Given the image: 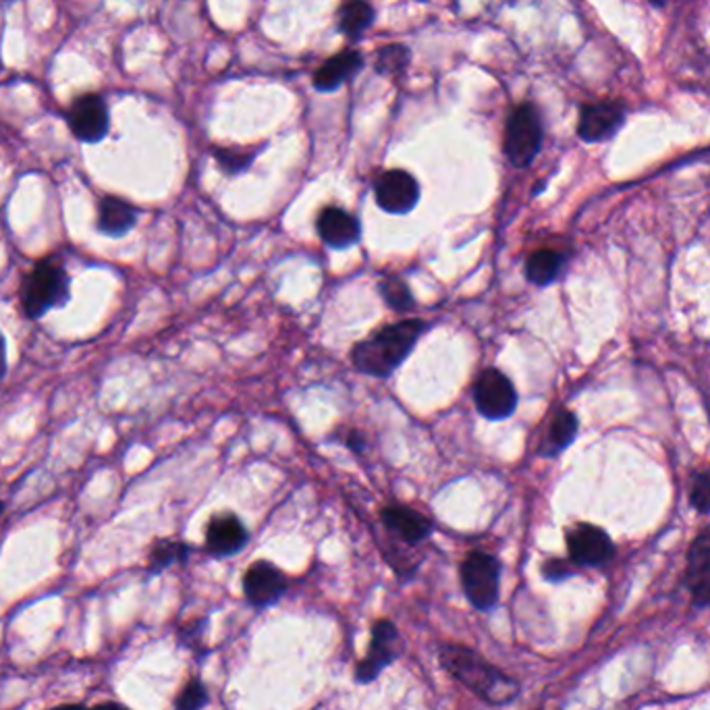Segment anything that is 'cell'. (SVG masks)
<instances>
[{
    "mask_svg": "<svg viewBox=\"0 0 710 710\" xmlns=\"http://www.w3.org/2000/svg\"><path fill=\"white\" fill-rule=\"evenodd\" d=\"M94 710H129L127 707H123V704H117V702H105V704H100V707H96Z\"/></svg>",
    "mask_w": 710,
    "mask_h": 710,
    "instance_id": "cell-31",
    "label": "cell"
},
{
    "mask_svg": "<svg viewBox=\"0 0 710 710\" xmlns=\"http://www.w3.org/2000/svg\"><path fill=\"white\" fill-rule=\"evenodd\" d=\"M138 223V210L115 195H106L98 204V231L106 237H123Z\"/></svg>",
    "mask_w": 710,
    "mask_h": 710,
    "instance_id": "cell-17",
    "label": "cell"
},
{
    "mask_svg": "<svg viewBox=\"0 0 710 710\" xmlns=\"http://www.w3.org/2000/svg\"><path fill=\"white\" fill-rule=\"evenodd\" d=\"M575 434H577V417L568 410H561L551 422V428H549L540 453L544 457H554L557 453H561L565 447L572 445Z\"/></svg>",
    "mask_w": 710,
    "mask_h": 710,
    "instance_id": "cell-19",
    "label": "cell"
},
{
    "mask_svg": "<svg viewBox=\"0 0 710 710\" xmlns=\"http://www.w3.org/2000/svg\"><path fill=\"white\" fill-rule=\"evenodd\" d=\"M316 229L320 240L337 250H343L360 242V233H362L360 221L337 206H329L318 214Z\"/></svg>",
    "mask_w": 710,
    "mask_h": 710,
    "instance_id": "cell-14",
    "label": "cell"
},
{
    "mask_svg": "<svg viewBox=\"0 0 710 710\" xmlns=\"http://www.w3.org/2000/svg\"><path fill=\"white\" fill-rule=\"evenodd\" d=\"M542 146V121L532 105H520L507 121L502 150L513 167H528Z\"/></svg>",
    "mask_w": 710,
    "mask_h": 710,
    "instance_id": "cell-4",
    "label": "cell"
},
{
    "mask_svg": "<svg viewBox=\"0 0 710 710\" xmlns=\"http://www.w3.org/2000/svg\"><path fill=\"white\" fill-rule=\"evenodd\" d=\"M542 573H544V577H547V580H551V582H559V580H563V577L572 575L573 572L572 568L568 565V561H561V559H551V561H547V563H544Z\"/></svg>",
    "mask_w": 710,
    "mask_h": 710,
    "instance_id": "cell-28",
    "label": "cell"
},
{
    "mask_svg": "<svg viewBox=\"0 0 710 710\" xmlns=\"http://www.w3.org/2000/svg\"><path fill=\"white\" fill-rule=\"evenodd\" d=\"M382 299L395 312H405L414 308V295L410 292L407 283L399 277H384L381 280Z\"/></svg>",
    "mask_w": 710,
    "mask_h": 710,
    "instance_id": "cell-22",
    "label": "cell"
},
{
    "mask_svg": "<svg viewBox=\"0 0 710 710\" xmlns=\"http://www.w3.org/2000/svg\"><path fill=\"white\" fill-rule=\"evenodd\" d=\"M188 553H190V549L183 542L160 540L155 544V549L150 553V572L160 573L162 570H167L169 565L177 563V561H186Z\"/></svg>",
    "mask_w": 710,
    "mask_h": 710,
    "instance_id": "cell-23",
    "label": "cell"
},
{
    "mask_svg": "<svg viewBox=\"0 0 710 710\" xmlns=\"http://www.w3.org/2000/svg\"><path fill=\"white\" fill-rule=\"evenodd\" d=\"M247 542V530L240 518L223 513L214 516L206 528V547L216 557L240 553Z\"/></svg>",
    "mask_w": 710,
    "mask_h": 710,
    "instance_id": "cell-16",
    "label": "cell"
},
{
    "mask_svg": "<svg viewBox=\"0 0 710 710\" xmlns=\"http://www.w3.org/2000/svg\"><path fill=\"white\" fill-rule=\"evenodd\" d=\"M568 551L573 563L584 568H596L606 563L613 557L615 549L605 530L590 523H582V526H575L568 534Z\"/></svg>",
    "mask_w": 710,
    "mask_h": 710,
    "instance_id": "cell-10",
    "label": "cell"
},
{
    "mask_svg": "<svg viewBox=\"0 0 710 710\" xmlns=\"http://www.w3.org/2000/svg\"><path fill=\"white\" fill-rule=\"evenodd\" d=\"M686 584L698 606L710 605V528L693 540L688 554Z\"/></svg>",
    "mask_w": 710,
    "mask_h": 710,
    "instance_id": "cell-13",
    "label": "cell"
},
{
    "mask_svg": "<svg viewBox=\"0 0 710 710\" xmlns=\"http://www.w3.org/2000/svg\"><path fill=\"white\" fill-rule=\"evenodd\" d=\"M21 308L30 320H38L54 308H63L71 297V278L63 262L46 256L34 264L21 283Z\"/></svg>",
    "mask_w": 710,
    "mask_h": 710,
    "instance_id": "cell-3",
    "label": "cell"
},
{
    "mask_svg": "<svg viewBox=\"0 0 710 710\" xmlns=\"http://www.w3.org/2000/svg\"><path fill=\"white\" fill-rule=\"evenodd\" d=\"M410 63V51L407 46H401V44H391V46H384L377 54V61H374V67L382 75H393V73H399V71L405 70Z\"/></svg>",
    "mask_w": 710,
    "mask_h": 710,
    "instance_id": "cell-24",
    "label": "cell"
},
{
    "mask_svg": "<svg viewBox=\"0 0 710 710\" xmlns=\"http://www.w3.org/2000/svg\"><path fill=\"white\" fill-rule=\"evenodd\" d=\"M438 657L451 676L459 679L471 692L478 693L490 704H507L520 692L516 679L505 676L466 646L445 644L438 648Z\"/></svg>",
    "mask_w": 710,
    "mask_h": 710,
    "instance_id": "cell-2",
    "label": "cell"
},
{
    "mask_svg": "<svg viewBox=\"0 0 710 710\" xmlns=\"http://www.w3.org/2000/svg\"><path fill=\"white\" fill-rule=\"evenodd\" d=\"M209 702V692L200 679H191L177 696V710H202Z\"/></svg>",
    "mask_w": 710,
    "mask_h": 710,
    "instance_id": "cell-25",
    "label": "cell"
},
{
    "mask_svg": "<svg viewBox=\"0 0 710 710\" xmlns=\"http://www.w3.org/2000/svg\"><path fill=\"white\" fill-rule=\"evenodd\" d=\"M214 158H216L219 167H221L226 174H240L252 165L254 155L240 152V150H231V148H221V150H214Z\"/></svg>",
    "mask_w": 710,
    "mask_h": 710,
    "instance_id": "cell-26",
    "label": "cell"
},
{
    "mask_svg": "<svg viewBox=\"0 0 710 710\" xmlns=\"http://www.w3.org/2000/svg\"><path fill=\"white\" fill-rule=\"evenodd\" d=\"M399 632L393 622L381 619L372 627V642L368 657L358 665L356 679L360 683H370L381 676L382 669L389 667L399 657Z\"/></svg>",
    "mask_w": 710,
    "mask_h": 710,
    "instance_id": "cell-8",
    "label": "cell"
},
{
    "mask_svg": "<svg viewBox=\"0 0 710 710\" xmlns=\"http://www.w3.org/2000/svg\"><path fill=\"white\" fill-rule=\"evenodd\" d=\"M501 563L492 554L474 551L462 563V586L469 603L478 611H488L499 601Z\"/></svg>",
    "mask_w": 710,
    "mask_h": 710,
    "instance_id": "cell-5",
    "label": "cell"
},
{
    "mask_svg": "<svg viewBox=\"0 0 710 710\" xmlns=\"http://www.w3.org/2000/svg\"><path fill=\"white\" fill-rule=\"evenodd\" d=\"M377 204L389 214H407L416 209L420 186L407 171H386L374 183Z\"/></svg>",
    "mask_w": 710,
    "mask_h": 710,
    "instance_id": "cell-9",
    "label": "cell"
},
{
    "mask_svg": "<svg viewBox=\"0 0 710 710\" xmlns=\"http://www.w3.org/2000/svg\"><path fill=\"white\" fill-rule=\"evenodd\" d=\"M690 501L700 513H710V469L696 476Z\"/></svg>",
    "mask_w": 710,
    "mask_h": 710,
    "instance_id": "cell-27",
    "label": "cell"
},
{
    "mask_svg": "<svg viewBox=\"0 0 710 710\" xmlns=\"http://www.w3.org/2000/svg\"><path fill=\"white\" fill-rule=\"evenodd\" d=\"M563 256L554 250H538L526 262V277L538 287H544L559 277Z\"/></svg>",
    "mask_w": 710,
    "mask_h": 710,
    "instance_id": "cell-20",
    "label": "cell"
},
{
    "mask_svg": "<svg viewBox=\"0 0 710 710\" xmlns=\"http://www.w3.org/2000/svg\"><path fill=\"white\" fill-rule=\"evenodd\" d=\"M362 65H364V59L356 51L337 54L316 71L314 86L320 92H332V89L343 86L351 75H356L358 71L362 70Z\"/></svg>",
    "mask_w": 710,
    "mask_h": 710,
    "instance_id": "cell-18",
    "label": "cell"
},
{
    "mask_svg": "<svg viewBox=\"0 0 710 710\" xmlns=\"http://www.w3.org/2000/svg\"><path fill=\"white\" fill-rule=\"evenodd\" d=\"M382 521L384 526L395 534V537L416 544L433 534V521L428 520L424 513H420L412 507H401V505H391L382 509Z\"/></svg>",
    "mask_w": 710,
    "mask_h": 710,
    "instance_id": "cell-15",
    "label": "cell"
},
{
    "mask_svg": "<svg viewBox=\"0 0 710 710\" xmlns=\"http://www.w3.org/2000/svg\"><path fill=\"white\" fill-rule=\"evenodd\" d=\"M245 598L254 606H271L287 592V577L268 561L254 563L243 575Z\"/></svg>",
    "mask_w": 710,
    "mask_h": 710,
    "instance_id": "cell-11",
    "label": "cell"
},
{
    "mask_svg": "<svg viewBox=\"0 0 710 710\" xmlns=\"http://www.w3.org/2000/svg\"><path fill=\"white\" fill-rule=\"evenodd\" d=\"M2 513H4V501L0 499V516H2Z\"/></svg>",
    "mask_w": 710,
    "mask_h": 710,
    "instance_id": "cell-33",
    "label": "cell"
},
{
    "mask_svg": "<svg viewBox=\"0 0 710 710\" xmlns=\"http://www.w3.org/2000/svg\"><path fill=\"white\" fill-rule=\"evenodd\" d=\"M653 2H655V4H665L667 0H653Z\"/></svg>",
    "mask_w": 710,
    "mask_h": 710,
    "instance_id": "cell-34",
    "label": "cell"
},
{
    "mask_svg": "<svg viewBox=\"0 0 710 710\" xmlns=\"http://www.w3.org/2000/svg\"><path fill=\"white\" fill-rule=\"evenodd\" d=\"M49 710H94L87 709L86 704H61V707H54V709Z\"/></svg>",
    "mask_w": 710,
    "mask_h": 710,
    "instance_id": "cell-32",
    "label": "cell"
},
{
    "mask_svg": "<svg viewBox=\"0 0 710 710\" xmlns=\"http://www.w3.org/2000/svg\"><path fill=\"white\" fill-rule=\"evenodd\" d=\"M474 403L486 420H505L518 407V393L513 382L509 381L501 370L486 368L474 382L471 389Z\"/></svg>",
    "mask_w": 710,
    "mask_h": 710,
    "instance_id": "cell-6",
    "label": "cell"
},
{
    "mask_svg": "<svg viewBox=\"0 0 710 710\" xmlns=\"http://www.w3.org/2000/svg\"><path fill=\"white\" fill-rule=\"evenodd\" d=\"M625 113L617 103H594L582 106L577 136L584 141H603L617 134L624 125Z\"/></svg>",
    "mask_w": 710,
    "mask_h": 710,
    "instance_id": "cell-12",
    "label": "cell"
},
{
    "mask_svg": "<svg viewBox=\"0 0 710 710\" xmlns=\"http://www.w3.org/2000/svg\"><path fill=\"white\" fill-rule=\"evenodd\" d=\"M426 329L422 320H403L370 335L351 351L353 365L370 377H391L414 351L420 335Z\"/></svg>",
    "mask_w": 710,
    "mask_h": 710,
    "instance_id": "cell-1",
    "label": "cell"
},
{
    "mask_svg": "<svg viewBox=\"0 0 710 710\" xmlns=\"http://www.w3.org/2000/svg\"><path fill=\"white\" fill-rule=\"evenodd\" d=\"M347 445L351 447L353 451H360L364 449V441H362V436L358 433H351L349 434V438H347Z\"/></svg>",
    "mask_w": 710,
    "mask_h": 710,
    "instance_id": "cell-30",
    "label": "cell"
},
{
    "mask_svg": "<svg viewBox=\"0 0 710 710\" xmlns=\"http://www.w3.org/2000/svg\"><path fill=\"white\" fill-rule=\"evenodd\" d=\"M4 374H7V341L0 332V381L4 379Z\"/></svg>",
    "mask_w": 710,
    "mask_h": 710,
    "instance_id": "cell-29",
    "label": "cell"
},
{
    "mask_svg": "<svg viewBox=\"0 0 710 710\" xmlns=\"http://www.w3.org/2000/svg\"><path fill=\"white\" fill-rule=\"evenodd\" d=\"M65 119L70 125L71 134L84 144L103 141L108 134V127H110L105 98L94 92L77 96L67 108Z\"/></svg>",
    "mask_w": 710,
    "mask_h": 710,
    "instance_id": "cell-7",
    "label": "cell"
},
{
    "mask_svg": "<svg viewBox=\"0 0 710 710\" xmlns=\"http://www.w3.org/2000/svg\"><path fill=\"white\" fill-rule=\"evenodd\" d=\"M374 21V11L365 0H349L339 11V28L347 35H360Z\"/></svg>",
    "mask_w": 710,
    "mask_h": 710,
    "instance_id": "cell-21",
    "label": "cell"
}]
</instances>
